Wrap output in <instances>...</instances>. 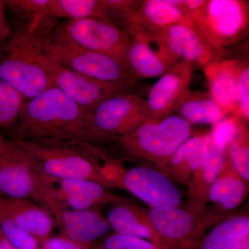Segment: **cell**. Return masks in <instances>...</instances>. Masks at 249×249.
<instances>
[{
    "instance_id": "obj_34",
    "label": "cell",
    "mask_w": 249,
    "mask_h": 249,
    "mask_svg": "<svg viewBox=\"0 0 249 249\" xmlns=\"http://www.w3.org/2000/svg\"><path fill=\"white\" fill-rule=\"evenodd\" d=\"M237 111L238 116L246 124L249 121V67L248 62L241 61L237 76Z\"/></svg>"
},
{
    "instance_id": "obj_39",
    "label": "cell",
    "mask_w": 249,
    "mask_h": 249,
    "mask_svg": "<svg viewBox=\"0 0 249 249\" xmlns=\"http://www.w3.org/2000/svg\"><path fill=\"white\" fill-rule=\"evenodd\" d=\"M1 196H0V197H1Z\"/></svg>"
},
{
    "instance_id": "obj_38",
    "label": "cell",
    "mask_w": 249,
    "mask_h": 249,
    "mask_svg": "<svg viewBox=\"0 0 249 249\" xmlns=\"http://www.w3.org/2000/svg\"><path fill=\"white\" fill-rule=\"evenodd\" d=\"M0 249H16L0 229Z\"/></svg>"
},
{
    "instance_id": "obj_13",
    "label": "cell",
    "mask_w": 249,
    "mask_h": 249,
    "mask_svg": "<svg viewBox=\"0 0 249 249\" xmlns=\"http://www.w3.org/2000/svg\"><path fill=\"white\" fill-rule=\"evenodd\" d=\"M149 217L160 239V249H193L206 231L202 217L186 209H151Z\"/></svg>"
},
{
    "instance_id": "obj_4",
    "label": "cell",
    "mask_w": 249,
    "mask_h": 249,
    "mask_svg": "<svg viewBox=\"0 0 249 249\" xmlns=\"http://www.w3.org/2000/svg\"><path fill=\"white\" fill-rule=\"evenodd\" d=\"M42 50L60 65L103 83L119 85L129 91L138 78L128 66L117 59L83 48L55 29L40 35Z\"/></svg>"
},
{
    "instance_id": "obj_3",
    "label": "cell",
    "mask_w": 249,
    "mask_h": 249,
    "mask_svg": "<svg viewBox=\"0 0 249 249\" xmlns=\"http://www.w3.org/2000/svg\"><path fill=\"white\" fill-rule=\"evenodd\" d=\"M40 35L12 29L0 45V79L29 100L54 85L41 65Z\"/></svg>"
},
{
    "instance_id": "obj_37",
    "label": "cell",
    "mask_w": 249,
    "mask_h": 249,
    "mask_svg": "<svg viewBox=\"0 0 249 249\" xmlns=\"http://www.w3.org/2000/svg\"><path fill=\"white\" fill-rule=\"evenodd\" d=\"M6 6L4 1L0 0V45L9 37L12 31L6 17Z\"/></svg>"
},
{
    "instance_id": "obj_18",
    "label": "cell",
    "mask_w": 249,
    "mask_h": 249,
    "mask_svg": "<svg viewBox=\"0 0 249 249\" xmlns=\"http://www.w3.org/2000/svg\"><path fill=\"white\" fill-rule=\"evenodd\" d=\"M178 24H193L166 0H144L131 17L127 32L130 37L152 40L167 28Z\"/></svg>"
},
{
    "instance_id": "obj_24",
    "label": "cell",
    "mask_w": 249,
    "mask_h": 249,
    "mask_svg": "<svg viewBox=\"0 0 249 249\" xmlns=\"http://www.w3.org/2000/svg\"><path fill=\"white\" fill-rule=\"evenodd\" d=\"M173 112L191 124H212L232 114L208 92L188 90L174 107Z\"/></svg>"
},
{
    "instance_id": "obj_29",
    "label": "cell",
    "mask_w": 249,
    "mask_h": 249,
    "mask_svg": "<svg viewBox=\"0 0 249 249\" xmlns=\"http://www.w3.org/2000/svg\"><path fill=\"white\" fill-rule=\"evenodd\" d=\"M27 101L22 93L0 79V130L9 132L16 125Z\"/></svg>"
},
{
    "instance_id": "obj_1",
    "label": "cell",
    "mask_w": 249,
    "mask_h": 249,
    "mask_svg": "<svg viewBox=\"0 0 249 249\" xmlns=\"http://www.w3.org/2000/svg\"><path fill=\"white\" fill-rule=\"evenodd\" d=\"M8 132L14 140L106 144L93 127L91 110L55 87L27 100L17 124Z\"/></svg>"
},
{
    "instance_id": "obj_25",
    "label": "cell",
    "mask_w": 249,
    "mask_h": 249,
    "mask_svg": "<svg viewBox=\"0 0 249 249\" xmlns=\"http://www.w3.org/2000/svg\"><path fill=\"white\" fill-rule=\"evenodd\" d=\"M206 132L193 134L181 143L168 159L162 173L172 181L188 186L200 163Z\"/></svg>"
},
{
    "instance_id": "obj_21",
    "label": "cell",
    "mask_w": 249,
    "mask_h": 249,
    "mask_svg": "<svg viewBox=\"0 0 249 249\" xmlns=\"http://www.w3.org/2000/svg\"><path fill=\"white\" fill-rule=\"evenodd\" d=\"M111 205L106 217L111 230L144 239L160 249V237L146 211L127 199Z\"/></svg>"
},
{
    "instance_id": "obj_9",
    "label": "cell",
    "mask_w": 249,
    "mask_h": 249,
    "mask_svg": "<svg viewBox=\"0 0 249 249\" xmlns=\"http://www.w3.org/2000/svg\"><path fill=\"white\" fill-rule=\"evenodd\" d=\"M38 205L50 212L55 209L89 210L112 204L125 198L108 191L95 181L76 178H58L42 172Z\"/></svg>"
},
{
    "instance_id": "obj_28",
    "label": "cell",
    "mask_w": 249,
    "mask_h": 249,
    "mask_svg": "<svg viewBox=\"0 0 249 249\" xmlns=\"http://www.w3.org/2000/svg\"><path fill=\"white\" fill-rule=\"evenodd\" d=\"M49 16L53 20L60 18L70 20L98 18L107 20L102 0H49Z\"/></svg>"
},
{
    "instance_id": "obj_19",
    "label": "cell",
    "mask_w": 249,
    "mask_h": 249,
    "mask_svg": "<svg viewBox=\"0 0 249 249\" xmlns=\"http://www.w3.org/2000/svg\"><path fill=\"white\" fill-rule=\"evenodd\" d=\"M61 235L85 245H96L111 229L107 218L98 209H55L49 212Z\"/></svg>"
},
{
    "instance_id": "obj_10",
    "label": "cell",
    "mask_w": 249,
    "mask_h": 249,
    "mask_svg": "<svg viewBox=\"0 0 249 249\" xmlns=\"http://www.w3.org/2000/svg\"><path fill=\"white\" fill-rule=\"evenodd\" d=\"M91 117L106 143L115 142L148 120L146 101L130 92L120 93L97 105L91 109Z\"/></svg>"
},
{
    "instance_id": "obj_11",
    "label": "cell",
    "mask_w": 249,
    "mask_h": 249,
    "mask_svg": "<svg viewBox=\"0 0 249 249\" xmlns=\"http://www.w3.org/2000/svg\"><path fill=\"white\" fill-rule=\"evenodd\" d=\"M55 30L80 47L106 54L127 65L126 55L130 37L109 21L98 18L72 19Z\"/></svg>"
},
{
    "instance_id": "obj_17",
    "label": "cell",
    "mask_w": 249,
    "mask_h": 249,
    "mask_svg": "<svg viewBox=\"0 0 249 249\" xmlns=\"http://www.w3.org/2000/svg\"><path fill=\"white\" fill-rule=\"evenodd\" d=\"M193 70L191 65L179 62L160 76L145 100L148 120H157L173 114L175 104L190 89Z\"/></svg>"
},
{
    "instance_id": "obj_2",
    "label": "cell",
    "mask_w": 249,
    "mask_h": 249,
    "mask_svg": "<svg viewBox=\"0 0 249 249\" xmlns=\"http://www.w3.org/2000/svg\"><path fill=\"white\" fill-rule=\"evenodd\" d=\"M15 141L49 177L90 180L107 188H119L124 168L99 145L79 141Z\"/></svg>"
},
{
    "instance_id": "obj_7",
    "label": "cell",
    "mask_w": 249,
    "mask_h": 249,
    "mask_svg": "<svg viewBox=\"0 0 249 249\" xmlns=\"http://www.w3.org/2000/svg\"><path fill=\"white\" fill-rule=\"evenodd\" d=\"M145 41L169 70L178 62H184L194 70H204L225 53L210 45L193 24H175L154 40Z\"/></svg>"
},
{
    "instance_id": "obj_30",
    "label": "cell",
    "mask_w": 249,
    "mask_h": 249,
    "mask_svg": "<svg viewBox=\"0 0 249 249\" xmlns=\"http://www.w3.org/2000/svg\"><path fill=\"white\" fill-rule=\"evenodd\" d=\"M247 124L243 123L227 146L228 157L234 168L247 182L249 180V142Z\"/></svg>"
},
{
    "instance_id": "obj_31",
    "label": "cell",
    "mask_w": 249,
    "mask_h": 249,
    "mask_svg": "<svg viewBox=\"0 0 249 249\" xmlns=\"http://www.w3.org/2000/svg\"><path fill=\"white\" fill-rule=\"evenodd\" d=\"M141 3L142 1L135 0H102L103 11L107 20L125 32L131 17Z\"/></svg>"
},
{
    "instance_id": "obj_33",
    "label": "cell",
    "mask_w": 249,
    "mask_h": 249,
    "mask_svg": "<svg viewBox=\"0 0 249 249\" xmlns=\"http://www.w3.org/2000/svg\"><path fill=\"white\" fill-rule=\"evenodd\" d=\"M0 229L16 249H41L40 242L8 219H0Z\"/></svg>"
},
{
    "instance_id": "obj_26",
    "label": "cell",
    "mask_w": 249,
    "mask_h": 249,
    "mask_svg": "<svg viewBox=\"0 0 249 249\" xmlns=\"http://www.w3.org/2000/svg\"><path fill=\"white\" fill-rule=\"evenodd\" d=\"M6 9L18 20V28L31 34H45L53 31V19L49 16V0H7Z\"/></svg>"
},
{
    "instance_id": "obj_5",
    "label": "cell",
    "mask_w": 249,
    "mask_h": 249,
    "mask_svg": "<svg viewBox=\"0 0 249 249\" xmlns=\"http://www.w3.org/2000/svg\"><path fill=\"white\" fill-rule=\"evenodd\" d=\"M193 134L191 124L173 113L145 121L115 142L127 157L152 163L162 173L170 156Z\"/></svg>"
},
{
    "instance_id": "obj_23",
    "label": "cell",
    "mask_w": 249,
    "mask_h": 249,
    "mask_svg": "<svg viewBox=\"0 0 249 249\" xmlns=\"http://www.w3.org/2000/svg\"><path fill=\"white\" fill-rule=\"evenodd\" d=\"M249 214H233L201 236L193 249H243L249 246Z\"/></svg>"
},
{
    "instance_id": "obj_6",
    "label": "cell",
    "mask_w": 249,
    "mask_h": 249,
    "mask_svg": "<svg viewBox=\"0 0 249 249\" xmlns=\"http://www.w3.org/2000/svg\"><path fill=\"white\" fill-rule=\"evenodd\" d=\"M189 19L210 45L225 53V47L248 35L249 3L243 0H206Z\"/></svg>"
},
{
    "instance_id": "obj_12",
    "label": "cell",
    "mask_w": 249,
    "mask_h": 249,
    "mask_svg": "<svg viewBox=\"0 0 249 249\" xmlns=\"http://www.w3.org/2000/svg\"><path fill=\"white\" fill-rule=\"evenodd\" d=\"M39 60L54 87L89 110L107 98L130 92L119 85L103 83L70 70L49 56L42 49Z\"/></svg>"
},
{
    "instance_id": "obj_32",
    "label": "cell",
    "mask_w": 249,
    "mask_h": 249,
    "mask_svg": "<svg viewBox=\"0 0 249 249\" xmlns=\"http://www.w3.org/2000/svg\"><path fill=\"white\" fill-rule=\"evenodd\" d=\"M95 249H160L158 247L144 239L134 236L114 233L106 236Z\"/></svg>"
},
{
    "instance_id": "obj_27",
    "label": "cell",
    "mask_w": 249,
    "mask_h": 249,
    "mask_svg": "<svg viewBox=\"0 0 249 249\" xmlns=\"http://www.w3.org/2000/svg\"><path fill=\"white\" fill-rule=\"evenodd\" d=\"M130 38L126 61L129 70L137 78H157L169 70L146 41L139 37Z\"/></svg>"
},
{
    "instance_id": "obj_22",
    "label": "cell",
    "mask_w": 249,
    "mask_h": 249,
    "mask_svg": "<svg viewBox=\"0 0 249 249\" xmlns=\"http://www.w3.org/2000/svg\"><path fill=\"white\" fill-rule=\"evenodd\" d=\"M241 61L237 59H221L204 70L211 96L235 115L237 111V76Z\"/></svg>"
},
{
    "instance_id": "obj_36",
    "label": "cell",
    "mask_w": 249,
    "mask_h": 249,
    "mask_svg": "<svg viewBox=\"0 0 249 249\" xmlns=\"http://www.w3.org/2000/svg\"><path fill=\"white\" fill-rule=\"evenodd\" d=\"M40 244L41 249H95V245L79 243L61 235L50 236Z\"/></svg>"
},
{
    "instance_id": "obj_14",
    "label": "cell",
    "mask_w": 249,
    "mask_h": 249,
    "mask_svg": "<svg viewBox=\"0 0 249 249\" xmlns=\"http://www.w3.org/2000/svg\"><path fill=\"white\" fill-rule=\"evenodd\" d=\"M119 188L126 190L151 209L179 207L182 196L176 186L157 168L140 165L124 168L118 181Z\"/></svg>"
},
{
    "instance_id": "obj_20",
    "label": "cell",
    "mask_w": 249,
    "mask_h": 249,
    "mask_svg": "<svg viewBox=\"0 0 249 249\" xmlns=\"http://www.w3.org/2000/svg\"><path fill=\"white\" fill-rule=\"evenodd\" d=\"M11 221L42 242L50 237L55 227L48 211L30 199L0 197V219Z\"/></svg>"
},
{
    "instance_id": "obj_16",
    "label": "cell",
    "mask_w": 249,
    "mask_h": 249,
    "mask_svg": "<svg viewBox=\"0 0 249 249\" xmlns=\"http://www.w3.org/2000/svg\"><path fill=\"white\" fill-rule=\"evenodd\" d=\"M227 157V148L214 141L211 131L206 132L200 163L193 173L188 186L186 209L202 217L210 188L222 173Z\"/></svg>"
},
{
    "instance_id": "obj_8",
    "label": "cell",
    "mask_w": 249,
    "mask_h": 249,
    "mask_svg": "<svg viewBox=\"0 0 249 249\" xmlns=\"http://www.w3.org/2000/svg\"><path fill=\"white\" fill-rule=\"evenodd\" d=\"M42 172L16 141L0 132V196L37 204Z\"/></svg>"
},
{
    "instance_id": "obj_15",
    "label": "cell",
    "mask_w": 249,
    "mask_h": 249,
    "mask_svg": "<svg viewBox=\"0 0 249 249\" xmlns=\"http://www.w3.org/2000/svg\"><path fill=\"white\" fill-rule=\"evenodd\" d=\"M236 170L229 157L217 180L210 188L202 215L205 229L227 219L247 199L249 185Z\"/></svg>"
},
{
    "instance_id": "obj_35",
    "label": "cell",
    "mask_w": 249,
    "mask_h": 249,
    "mask_svg": "<svg viewBox=\"0 0 249 249\" xmlns=\"http://www.w3.org/2000/svg\"><path fill=\"white\" fill-rule=\"evenodd\" d=\"M243 123L245 122L238 116L231 114L214 124L211 132L214 141L219 145L227 148V145L235 137Z\"/></svg>"
}]
</instances>
